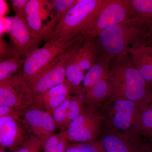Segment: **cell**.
Wrapping results in <instances>:
<instances>
[{"instance_id": "cell-1", "label": "cell", "mask_w": 152, "mask_h": 152, "mask_svg": "<svg viewBox=\"0 0 152 152\" xmlns=\"http://www.w3.org/2000/svg\"><path fill=\"white\" fill-rule=\"evenodd\" d=\"M149 29L134 17L107 28L94 39L97 56L114 58L129 50L145 45Z\"/></svg>"}, {"instance_id": "cell-2", "label": "cell", "mask_w": 152, "mask_h": 152, "mask_svg": "<svg viewBox=\"0 0 152 152\" xmlns=\"http://www.w3.org/2000/svg\"><path fill=\"white\" fill-rule=\"evenodd\" d=\"M111 65L112 94L120 99L147 103L152 99V87L137 69L129 52L114 58Z\"/></svg>"}, {"instance_id": "cell-3", "label": "cell", "mask_w": 152, "mask_h": 152, "mask_svg": "<svg viewBox=\"0 0 152 152\" xmlns=\"http://www.w3.org/2000/svg\"><path fill=\"white\" fill-rule=\"evenodd\" d=\"M108 0H77L44 40H71L83 35Z\"/></svg>"}, {"instance_id": "cell-4", "label": "cell", "mask_w": 152, "mask_h": 152, "mask_svg": "<svg viewBox=\"0 0 152 152\" xmlns=\"http://www.w3.org/2000/svg\"><path fill=\"white\" fill-rule=\"evenodd\" d=\"M84 39V37L60 55L28 83L34 98L65 81L68 64L72 57L83 43Z\"/></svg>"}, {"instance_id": "cell-5", "label": "cell", "mask_w": 152, "mask_h": 152, "mask_svg": "<svg viewBox=\"0 0 152 152\" xmlns=\"http://www.w3.org/2000/svg\"><path fill=\"white\" fill-rule=\"evenodd\" d=\"M83 37L82 36L73 39L47 42L42 48H38L25 58V62L19 72L28 83L54 60Z\"/></svg>"}, {"instance_id": "cell-6", "label": "cell", "mask_w": 152, "mask_h": 152, "mask_svg": "<svg viewBox=\"0 0 152 152\" xmlns=\"http://www.w3.org/2000/svg\"><path fill=\"white\" fill-rule=\"evenodd\" d=\"M134 17L129 0H108L84 34L94 39L107 28Z\"/></svg>"}, {"instance_id": "cell-7", "label": "cell", "mask_w": 152, "mask_h": 152, "mask_svg": "<svg viewBox=\"0 0 152 152\" xmlns=\"http://www.w3.org/2000/svg\"><path fill=\"white\" fill-rule=\"evenodd\" d=\"M34 101L27 83L20 72L0 82V106L25 112L31 107Z\"/></svg>"}, {"instance_id": "cell-8", "label": "cell", "mask_w": 152, "mask_h": 152, "mask_svg": "<svg viewBox=\"0 0 152 152\" xmlns=\"http://www.w3.org/2000/svg\"><path fill=\"white\" fill-rule=\"evenodd\" d=\"M7 30L13 47L21 57L26 58L38 46L43 39L27 23L16 16L5 17Z\"/></svg>"}, {"instance_id": "cell-9", "label": "cell", "mask_w": 152, "mask_h": 152, "mask_svg": "<svg viewBox=\"0 0 152 152\" xmlns=\"http://www.w3.org/2000/svg\"><path fill=\"white\" fill-rule=\"evenodd\" d=\"M96 57L94 39L85 37L83 43L72 57L67 68L66 80L74 90L80 87L85 72L90 69Z\"/></svg>"}, {"instance_id": "cell-10", "label": "cell", "mask_w": 152, "mask_h": 152, "mask_svg": "<svg viewBox=\"0 0 152 152\" xmlns=\"http://www.w3.org/2000/svg\"><path fill=\"white\" fill-rule=\"evenodd\" d=\"M27 24L44 40L56 26L50 1L29 0L25 11Z\"/></svg>"}, {"instance_id": "cell-11", "label": "cell", "mask_w": 152, "mask_h": 152, "mask_svg": "<svg viewBox=\"0 0 152 152\" xmlns=\"http://www.w3.org/2000/svg\"><path fill=\"white\" fill-rule=\"evenodd\" d=\"M22 122L30 134L42 142L43 146L57 128L51 114L32 107L25 112Z\"/></svg>"}, {"instance_id": "cell-12", "label": "cell", "mask_w": 152, "mask_h": 152, "mask_svg": "<svg viewBox=\"0 0 152 152\" xmlns=\"http://www.w3.org/2000/svg\"><path fill=\"white\" fill-rule=\"evenodd\" d=\"M30 136L22 121L10 117H0V148L14 152L28 140Z\"/></svg>"}, {"instance_id": "cell-13", "label": "cell", "mask_w": 152, "mask_h": 152, "mask_svg": "<svg viewBox=\"0 0 152 152\" xmlns=\"http://www.w3.org/2000/svg\"><path fill=\"white\" fill-rule=\"evenodd\" d=\"M73 90L66 80L63 83L53 87L34 98L31 107L45 111L52 115L55 109L70 96Z\"/></svg>"}, {"instance_id": "cell-14", "label": "cell", "mask_w": 152, "mask_h": 152, "mask_svg": "<svg viewBox=\"0 0 152 152\" xmlns=\"http://www.w3.org/2000/svg\"><path fill=\"white\" fill-rule=\"evenodd\" d=\"M137 69L152 87V45L147 44L128 51Z\"/></svg>"}, {"instance_id": "cell-15", "label": "cell", "mask_w": 152, "mask_h": 152, "mask_svg": "<svg viewBox=\"0 0 152 152\" xmlns=\"http://www.w3.org/2000/svg\"><path fill=\"white\" fill-rule=\"evenodd\" d=\"M111 60L106 55L97 56L94 64L85 75L82 88L84 92L102 79L110 77Z\"/></svg>"}, {"instance_id": "cell-16", "label": "cell", "mask_w": 152, "mask_h": 152, "mask_svg": "<svg viewBox=\"0 0 152 152\" xmlns=\"http://www.w3.org/2000/svg\"><path fill=\"white\" fill-rule=\"evenodd\" d=\"M134 102L126 99H120L115 104V114L113 123L117 129L122 130L127 129L130 126L135 110Z\"/></svg>"}, {"instance_id": "cell-17", "label": "cell", "mask_w": 152, "mask_h": 152, "mask_svg": "<svg viewBox=\"0 0 152 152\" xmlns=\"http://www.w3.org/2000/svg\"><path fill=\"white\" fill-rule=\"evenodd\" d=\"M100 147L104 152H146L147 145L130 143L116 136L107 135L102 140Z\"/></svg>"}, {"instance_id": "cell-18", "label": "cell", "mask_w": 152, "mask_h": 152, "mask_svg": "<svg viewBox=\"0 0 152 152\" xmlns=\"http://www.w3.org/2000/svg\"><path fill=\"white\" fill-rule=\"evenodd\" d=\"M134 17L149 28L152 26V0H129Z\"/></svg>"}, {"instance_id": "cell-19", "label": "cell", "mask_w": 152, "mask_h": 152, "mask_svg": "<svg viewBox=\"0 0 152 152\" xmlns=\"http://www.w3.org/2000/svg\"><path fill=\"white\" fill-rule=\"evenodd\" d=\"M112 86L110 78L102 79L84 93L85 101L96 102L112 94Z\"/></svg>"}, {"instance_id": "cell-20", "label": "cell", "mask_w": 152, "mask_h": 152, "mask_svg": "<svg viewBox=\"0 0 152 152\" xmlns=\"http://www.w3.org/2000/svg\"><path fill=\"white\" fill-rule=\"evenodd\" d=\"M94 127V122L92 121L83 126L69 128L63 131L69 141L84 142L93 139Z\"/></svg>"}, {"instance_id": "cell-21", "label": "cell", "mask_w": 152, "mask_h": 152, "mask_svg": "<svg viewBox=\"0 0 152 152\" xmlns=\"http://www.w3.org/2000/svg\"><path fill=\"white\" fill-rule=\"evenodd\" d=\"M25 61V59L15 58L0 62V82L18 74Z\"/></svg>"}, {"instance_id": "cell-22", "label": "cell", "mask_w": 152, "mask_h": 152, "mask_svg": "<svg viewBox=\"0 0 152 152\" xmlns=\"http://www.w3.org/2000/svg\"><path fill=\"white\" fill-rule=\"evenodd\" d=\"M76 96H72L71 103L68 110L65 122L64 124L62 131H65L70 124L82 112V104L85 102L84 94L82 98L80 97V92L75 93Z\"/></svg>"}, {"instance_id": "cell-23", "label": "cell", "mask_w": 152, "mask_h": 152, "mask_svg": "<svg viewBox=\"0 0 152 152\" xmlns=\"http://www.w3.org/2000/svg\"><path fill=\"white\" fill-rule=\"evenodd\" d=\"M77 0H53L50 1L56 25L77 2Z\"/></svg>"}, {"instance_id": "cell-24", "label": "cell", "mask_w": 152, "mask_h": 152, "mask_svg": "<svg viewBox=\"0 0 152 152\" xmlns=\"http://www.w3.org/2000/svg\"><path fill=\"white\" fill-rule=\"evenodd\" d=\"M71 99L72 96H70L55 109L52 114L57 128L62 131L66 118L68 110L71 103Z\"/></svg>"}, {"instance_id": "cell-25", "label": "cell", "mask_w": 152, "mask_h": 152, "mask_svg": "<svg viewBox=\"0 0 152 152\" xmlns=\"http://www.w3.org/2000/svg\"><path fill=\"white\" fill-rule=\"evenodd\" d=\"M42 150V142L34 136L30 134L28 140L14 152H41Z\"/></svg>"}, {"instance_id": "cell-26", "label": "cell", "mask_w": 152, "mask_h": 152, "mask_svg": "<svg viewBox=\"0 0 152 152\" xmlns=\"http://www.w3.org/2000/svg\"><path fill=\"white\" fill-rule=\"evenodd\" d=\"M21 58L13 47L9 45L4 39L2 36H0V59L1 62L13 58Z\"/></svg>"}, {"instance_id": "cell-27", "label": "cell", "mask_w": 152, "mask_h": 152, "mask_svg": "<svg viewBox=\"0 0 152 152\" xmlns=\"http://www.w3.org/2000/svg\"><path fill=\"white\" fill-rule=\"evenodd\" d=\"M151 105L145 106V109L141 115V122L144 129L151 136L152 140V100Z\"/></svg>"}, {"instance_id": "cell-28", "label": "cell", "mask_w": 152, "mask_h": 152, "mask_svg": "<svg viewBox=\"0 0 152 152\" xmlns=\"http://www.w3.org/2000/svg\"><path fill=\"white\" fill-rule=\"evenodd\" d=\"M29 0H12V7L17 17L23 21L26 22L25 18V11Z\"/></svg>"}, {"instance_id": "cell-29", "label": "cell", "mask_w": 152, "mask_h": 152, "mask_svg": "<svg viewBox=\"0 0 152 152\" xmlns=\"http://www.w3.org/2000/svg\"><path fill=\"white\" fill-rule=\"evenodd\" d=\"M24 113V111L19 110L10 107L0 106V117H10L15 119L22 121V118Z\"/></svg>"}, {"instance_id": "cell-30", "label": "cell", "mask_w": 152, "mask_h": 152, "mask_svg": "<svg viewBox=\"0 0 152 152\" xmlns=\"http://www.w3.org/2000/svg\"><path fill=\"white\" fill-rule=\"evenodd\" d=\"M62 136V132L59 134H54L50 138L48 139L44 145L43 152H50L56 146Z\"/></svg>"}, {"instance_id": "cell-31", "label": "cell", "mask_w": 152, "mask_h": 152, "mask_svg": "<svg viewBox=\"0 0 152 152\" xmlns=\"http://www.w3.org/2000/svg\"><path fill=\"white\" fill-rule=\"evenodd\" d=\"M62 132V136L61 138L56 146L50 152H65L68 147L69 140L67 138L64 131Z\"/></svg>"}, {"instance_id": "cell-32", "label": "cell", "mask_w": 152, "mask_h": 152, "mask_svg": "<svg viewBox=\"0 0 152 152\" xmlns=\"http://www.w3.org/2000/svg\"><path fill=\"white\" fill-rule=\"evenodd\" d=\"M9 7L7 1L0 0V18H4L9 12Z\"/></svg>"}, {"instance_id": "cell-33", "label": "cell", "mask_w": 152, "mask_h": 152, "mask_svg": "<svg viewBox=\"0 0 152 152\" xmlns=\"http://www.w3.org/2000/svg\"><path fill=\"white\" fill-rule=\"evenodd\" d=\"M0 24H1V29H0V35L2 36L4 33H7V25H6L4 17L0 18Z\"/></svg>"}, {"instance_id": "cell-34", "label": "cell", "mask_w": 152, "mask_h": 152, "mask_svg": "<svg viewBox=\"0 0 152 152\" xmlns=\"http://www.w3.org/2000/svg\"><path fill=\"white\" fill-rule=\"evenodd\" d=\"M65 152H80L78 145L68 146Z\"/></svg>"}, {"instance_id": "cell-35", "label": "cell", "mask_w": 152, "mask_h": 152, "mask_svg": "<svg viewBox=\"0 0 152 152\" xmlns=\"http://www.w3.org/2000/svg\"><path fill=\"white\" fill-rule=\"evenodd\" d=\"M148 37V42L150 41H152V26L149 28Z\"/></svg>"}, {"instance_id": "cell-36", "label": "cell", "mask_w": 152, "mask_h": 152, "mask_svg": "<svg viewBox=\"0 0 152 152\" xmlns=\"http://www.w3.org/2000/svg\"><path fill=\"white\" fill-rule=\"evenodd\" d=\"M146 152H152V144L147 145Z\"/></svg>"}, {"instance_id": "cell-37", "label": "cell", "mask_w": 152, "mask_h": 152, "mask_svg": "<svg viewBox=\"0 0 152 152\" xmlns=\"http://www.w3.org/2000/svg\"><path fill=\"white\" fill-rule=\"evenodd\" d=\"M0 152H12L10 151H6V149H4L1 148H0Z\"/></svg>"}, {"instance_id": "cell-38", "label": "cell", "mask_w": 152, "mask_h": 152, "mask_svg": "<svg viewBox=\"0 0 152 152\" xmlns=\"http://www.w3.org/2000/svg\"><path fill=\"white\" fill-rule=\"evenodd\" d=\"M147 44H152V41H148L147 43Z\"/></svg>"}, {"instance_id": "cell-39", "label": "cell", "mask_w": 152, "mask_h": 152, "mask_svg": "<svg viewBox=\"0 0 152 152\" xmlns=\"http://www.w3.org/2000/svg\"></svg>"}, {"instance_id": "cell-40", "label": "cell", "mask_w": 152, "mask_h": 152, "mask_svg": "<svg viewBox=\"0 0 152 152\" xmlns=\"http://www.w3.org/2000/svg\"></svg>"}]
</instances>
